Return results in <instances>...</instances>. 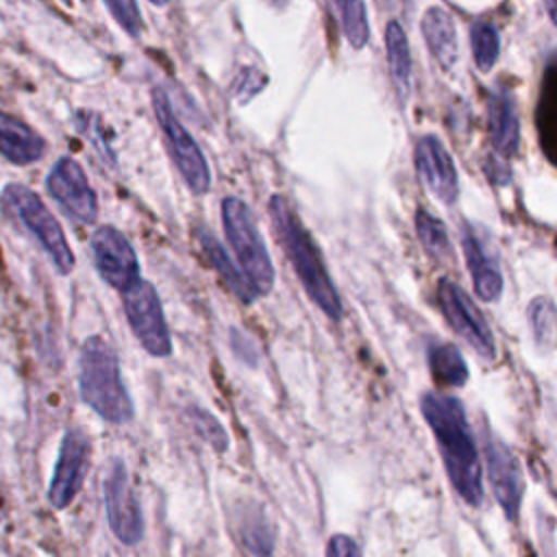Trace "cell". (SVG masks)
<instances>
[{"label":"cell","instance_id":"21","mask_svg":"<svg viewBox=\"0 0 557 557\" xmlns=\"http://www.w3.org/2000/svg\"><path fill=\"white\" fill-rule=\"evenodd\" d=\"M237 531L242 544L252 557H270L276 544V531L268 513L257 503H244L237 513Z\"/></svg>","mask_w":557,"mask_h":557},{"label":"cell","instance_id":"30","mask_svg":"<svg viewBox=\"0 0 557 557\" xmlns=\"http://www.w3.org/2000/svg\"><path fill=\"white\" fill-rule=\"evenodd\" d=\"M109 9V13L113 15V20L120 24V28H124L131 37H139L141 35V13L135 4V0H102Z\"/></svg>","mask_w":557,"mask_h":557},{"label":"cell","instance_id":"4","mask_svg":"<svg viewBox=\"0 0 557 557\" xmlns=\"http://www.w3.org/2000/svg\"><path fill=\"white\" fill-rule=\"evenodd\" d=\"M222 226L244 276L250 281L259 296L270 294L274 287V268L248 205L235 196L224 198Z\"/></svg>","mask_w":557,"mask_h":557},{"label":"cell","instance_id":"8","mask_svg":"<svg viewBox=\"0 0 557 557\" xmlns=\"http://www.w3.org/2000/svg\"><path fill=\"white\" fill-rule=\"evenodd\" d=\"M102 494H104L107 522L113 535L126 546L139 544L144 537V513H141L139 498L133 490L126 463L117 457L111 459L104 472Z\"/></svg>","mask_w":557,"mask_h":557},{"label":"cell","instance_id":"29","mask_svg":"<svg viewBox=\"0 0 557 557\" xmlns=\"http://www.w3.org/2000/svg\"><path fill=\"white\" fill-rule=\"evenodd\" d=\"M76 128L83 133L85 139H89L91 148L100 154V159H104L109 163H115V152L111 150V144H109V139L104 135V124H102V120L96 113L81 111L76 115Z\"/></svg>","mask_w":557,"mask_h":557},{"label":"cell","instance_id":"5","mask_svg":"<svg viewBox=\"0 0 557 557\" xmlns=\"http://www.w3.org/2000/svg\"><path fill=\"white\" fill-rule=\"evenodd\" d=\"M2 207L15 215L41 244L48 252L50 261L54 263L59 274H70L74 270V252L65 239V233L44 200L22 183H9L2 189Z\"/></svg>","mask_w":557,"mask_h":557},{"label":"cell","instance_id":"3","mask_svg":"<svg viewBox=\"0 0 557 557\" xmlns=\"http://www.w3.org/2000/svg\"><path fill=\"white\" fill-rule=\"evenodd\" d=\"M78 394L81 400L104 422L126 424L135 416L133 400L122 381L117 355L100 335H89L81 344Z\"/></svg>","mask_w":557,"mask_h":557},{"label":"cell","instance_id":"22","mask_svg":"<svg viewBox=\"0 0 557 557\" xmlns=\"http://www.w3.org/2000/svg\"><path fill=\"white\" fill-rule=\"evenodd\" d=\"M385 48H387V65L389 76L396 87L400 100H405L411 91V54L405 28L398 22H387L385 28Z\"/></svg>","mask_w":557,"mask_h":557},{"label":"cell","instance_id":"31","mask_svg":"<svg viewBox=\"0 0 557 557\" xmlns=\"http://www.w3.org/2000/svg\"><path fill=\"white\" fill-rule=\"evenodd\" d=\"M263 74L257 67H246L237 74L235 83H233V94L239 102H248L255 94H259L263 89Z\"/></svg>","mask_w":557,"mask_h":557},{"label":"cell","instance_id":"1","mask_svg":"<svg viewBox=\"0 0 557 557\" xmlns=\"http://www.w3.org/2000/svg\"><path fill=\"white\" fill-rule=\"evenodd\" d=\"M420 409L437 442L450 485L463 503L479 507L483 503V468L463 403L450 394L426 392L420 396Z\"/></svg>","mask_w":557,"mask_h":557},{"label":"cell","instance_id":"7","mask_svg":"<svg viewBox=\"0 0 557 557\" xmlns=\"http://www.w3.org/2000/svg\"><path fill=\"white\" fill-rule=\"evenodd\" d=\"M124 313L131 331L146 352L152 357H170L172 339L163 315V307L152 283L139 278L133 287L122 292Z\"/></svg>","mask_w":557,"mask_h":557},{"label":"cell","instance_id":"32","mask_svg":"<svg viewBox=\"0 0 557 557\" xmlns=\"http://www.w3.org/2000/svg\"><path fill=\"white\" fill-rule=\"evenodd\" d=\"M231 348H233L235 357L242 359L244 363H248L252 368L259 363V348H257L255 339L237 329H231Z\"/></svg>","mask_w":557,"mask_h":557},{"label":"cell","instance_id":"9","mask_svg":"<svg viewBox=\"0 0 557 557\" xmlns=\"http://www.w3.org/2000/svg\"><path fill=\"white\" fill-rule=\"evenodd\" d=\"M437 302L448 326L468 342L483 359H494L496 344L494 335L470 296L450 278H440L437 283Z\"/></svg>","mask_w":557,"mask_h":557},{"label":"cell","instance_id":"34","mask_svg":"<svg viewBox=\"0 0 557 557\" xmlns=\"http://www.w3.org/2000/svg\"><path fill=\"white\" fill-rule=\"evenodd\" d=\"M485 174L494 185H505L511 178V172H509V165L505 163V159L494 157V154L487 157V161H485Z\"/></svg>","mask_w":557,"mask_h":557},{"label":"cell","instance_id":"15","mask_svg":"<svg viewBox=\"0 0 557 557\" xmlns=\"http://www.w3.org/2000/svg\"><path fill=\"white\" fill-rule=\"evenodd\" d=\"M461 246L476 296L485 302H496L503 294V274L498 261L468 222L461 226Z\"/></svg>","mask_w":557,"mask_h":557},{"label":"cell","instance_id":"28","mask_svg":"<svg viewBox=\"0 0 557 557\" xmlns=\"http://www.w3.org/2000/svg\"><path fill=\"white\" fill-rule=\"evenodd\" d=\"M187 418L194 426V431L209 442L218 453H224L228 448V433L224 431V426L218 422V418L200 407H187Z\"/></svg>","mask_w":557,"mask_h":557},{"label":"cell","instance_id":"2","mask_svg":"<svg viewBox=\"0 0 557 557\" xmlns=\"http://www.w3.org/2000/svg\"><path fill=\"white\" fill-rule=\"evenodd\" d=\"M268 213L274 235L281 242L307 296L320 307L324 315H329L333 322H339L344 313L342 300L311 233L302 226L298 213L283 196L270 198Z\"/></svg>","mask_w":557,"mask_h":557},{"label":"cell","instance_id":"12","mask_svg":"<svg viewBox=\"0 0 557 557\" xmlns=\"http://www.w3.org/2000/svg\"><path fill=\"white\" fill-rule=\"evenodd\" d=\"M46 189L57 205L76 222L94 224L98 218V198L91 189L85 170L72 157L54 161L46 176Z\"/></svg>","mask_w":557,"mask_h":557},{"label":"cell","instance_id":"11","mask_svg":"<svg viewBox=\"0 0 557 557\" xmlns=\"http://www.w3.org/2000/svg\"><path fill=\"white\" fill-rule=\"evenodd\" d=\"M89 246L96 272L109 287L122 294L141 278L135 248L115 226H98L89 239Z\"/></svg>","mask_w":557,"mask_h":557},{"label":"cell","instance_id":"16","mask_svg":"<svg viewBox=\"0 0 557 557\" xmlns=\"http://www.w3.org/2000/svg\"><path fill=\"white\" fill-rule=\"evenodd\" d=\"M487 124H490V139L498 157L511 159L518 154L520 148V120L516 100L509 89L498 87L490 96L487 104Z\"/></svg>","mask_w":557,"mask_h":557},{"label":"cell","instance_id":"13","mask_svg":"<svg viewBox=\"0 0 557 557\" xmlns=\"http://www.w3.org/2000/svg\"><path fill=\"white\" fill-rule=\"evenodd\" d=\"M481 440H483V455L487 463V479L492 485V492L496 496V503L505 511L509 520H516L520 513V503H522V472L516 455L511 448L498 440L487 424L481 429Z\"/></svg>","mask_w":557,"mask_h":557},{"label":"cell","instance_id":"10","mask_svg":"<svg viewBox=\"0 0 557 557\" xmlns=\"http://www.w3.org/2000/svg\"><path fill=\"white\" fill-rule=\"evenodd\" d=\"M89 461H91L89 435L83 429H67L61 440L57 463L48 485V500L54 509H65L74 503L89 472Z\"/></svg>","mask_w":557,"mask_h":557},{"label":"cell","instance_id":"6","mask_svg":"<svg viewBox=\"0 0 557 557\" xmlns=\"http://www.w3.org/2000/svg\"><path fill=\"white\" fill-rule=\"evenodd\" d=\"M152 109L165 137V146L185 185L198 196L207 194L211 187V172L207 159L198 148L196 139L189 135V131L178 122L176 113L170 107V98L161 87L152 89Z\"/></svg>","mask_w":557,"mask_h":557},{"label":"cell","instance_id":"35","mask_svg":"<svg viewBox=\"0 0 557 557\" xmlns=\"http://www.w3.org/2000/svg\"><path fill=\"white\" fill-rule=\"evenodd\" d=\"M546 9H548V15H550V20L555 22V0H546Z\"/></svg>","mask_w":557,"mask_h":557},{"label":"cell","instance_id":"24","mask_svg":"<svg viewBox=\"0 0 557 557\" xmlns=\"http://www.w3.org/2000/svg\"><path fill=\"white\" fill-rule=\"evenodd\" d=\"M326 2H329V11L333 13L348 44L357 50L363 48L370 37L366 2L363 0H326Z\"/></svg>","mask_w":557,"mask_h":557},{"label":"cell","instance_id":"19","mask_svg":"<svg viewBox=\"0 0 557 557\" xmlns=\"http://www.w3.org/2000/svg\"><path fill=\"white\" fill-rule=\"evenodd\" d=\"M198 242H200V248H202L207 261L218 272V276L224 281V285L231 289V294L235 298H239L244 305L255 302L259 298L257 289L250 285V281L244 276V272L235 265V261L228 257L224 246L215 239V235L211 231H200Z\"/></svg>","mask_w":557,"mask_h":557},{"label":"cell","instance_id":"20","mask_svg":"<svg viewBox=\"0 0 557 557\" xmlns=\"http://www.w3.org/2000/svg\"><path fill=\"white\" fill-rule=\"evenodd\" d=\"M535 126L540 137V148L548 161L555 157L557 144V70L555 59L550 57L544 67L537 109H535Z\"/></svg>","mask_w":557,"mask_h":557},{"label":"cell","instance_id":"18","mask_svg":"<svg viewBox=\"0 0 557 557\" xmlns=\"http://www.w3.org/2000/svg\"><path fill=\"white\" fill-rule=\"evenodd\" d=\"M424 41L433 59L440 63L442 70H453L457 63V30L453 24V17L440 9L431 7L424 11L420 22Z\"/></svg>","mask_w":557,"mask_h":557},{"label":"cell","instance_id":"33","mask_svg":"<svg viewBox=\"0 0 557 557\" xmlns=\"http://www.w3.org/2000/svg\"><path fill=\"white\" fill-rule=\"evenodd\" d=\"M326 557H361V550L352 537L337 533L326 544Z\"/></svg>","mask_w":557,"mask_h":557},{"label":"cell","instance_id":"27","mask_svg":"<svg viewBox=\"0 0 557 557\" xmlns=\"http://www.w3.org/2000/svg\"><path fill=\"white\" fill-rule=\"evenodd\" d=\"M529 326L540 350L548 352L555 339V305L548 296H537L529 305Z\"/></svg>","mask_w":557,"mask_h":557},{"label":"cell","instance_id":"14","mask_svg":"<svg viewBox=\"0 0 557 557\" xmlns=\"http://www.w3.org/2000/svg\"><path fill=\"white\" fill-rule=\"evenodd\" d=\"M416 172L429 191L444 205H453L459 196V178L453 157L446 146L435 135H424L418 139L413 150Z\"/></svg>","mask_w":557,"mask_h":557},{"label":"cell","instance_id":"17","mask_svg":"<svg viewBox=\"0 0 557 557\" xmlns=\"http://www.w3.org/2000/svg\"><path fill=\"white\" fill-rule=\"evenodd\" d=\"M46 141L26 122L0 111V154L13 165H28L44 157Z\"/></svg>","mask_w":557,"mask_h":557},{"label":"cell","instance_id":"25","mask_svg":"<svg viewBox=\"0 0 557 557\" xmlns=\"http://www.w3.org/2000/svg\"><path fill=\"white\" fill-rule=\"evenodd\" d=\"M413 224H416V233L418 239L424 248V252L435 259V261H446L450 259V239H448V231L444 226V222L440 218H435L433 213H429L426 209H416L413 215Z\"/></svg>","mask_w":557,"mask_h":557},{"label":"cell","instance_id":"26","mask_svg":"<svg viewBox=\"0 0 557 557\" xmlns=\"http://www.w3.org/2000/svg\"><path fill=\"white\" fill-rule=\"evenodd\" d=\"M470 44H472V57L481 72L492 70V65L498 59L500 52V37L492 22L479 20L470 28Z\"/></svg>","mask_w":557,"mask_h":557},{"label":"cell","instance_id":"23","mask_svg":"<svg viewBox=\"0 0 557 557\" xmlns=\"http://www.w3.org/2000/svg\"><path fill=\"white\" fill-rule=\"evenodd\" d=\"M426 363L431 376L444 387H463L470 372L457 346L446 342H431L426 348Z\"/></svg>","mask_w":557,"mask_h":557},{"label":"cell","instance_id":"36","mask_svg":"<svg viewBox=\"0 0 557 557\" xmlns=\"http://www.w3.org/2000/svg\"><path fill=\"white\" fill-rule=\"evenodd\" d=\"M150 4H157V7H165L170 0H148Z\"/></svg>","mask_w":557,"mask_h":557}]
</instances>
